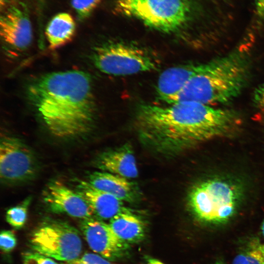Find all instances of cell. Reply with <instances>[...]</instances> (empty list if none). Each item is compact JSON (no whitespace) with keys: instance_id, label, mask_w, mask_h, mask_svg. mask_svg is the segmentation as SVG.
<instances>
[{"instance_id":"obj_18","label":"cell","mask_w":264,"mask_h":264,"mask_svg":"<svg viewBox=\"0 0 264 264\" xmlns=\"http://www.w3.org/2000/svg\"><path fill=\"white\" fill-rule=\"evenodd\" d=\"M31 198V197H27L21 203L7 211L6 220L10 225L16 228L23 226L27 219L28 209Z\"/></svg>"},{"instance_id":"obj_22","label":"cell","mask_w":264,"mask_h":264,"mask_svg":"<svg viewBox=\"0 0 264 264\" xmlns=\"http://www.w3.org/2000/svg\"><path fill=\"white\" fill-rule=\"evenodd\" d=\"M74 262L83 263L85 264H110L104 257L98 254L92 253H86Z\"/></svg>"},{"instance_id":"obj_19","label":"cell","mask_w":264,"mask_h":264,"mask_svg":"<svg viewBox=\"0 0 264 264\" xmlns=\"http://www.w3.org/2000/svg\"><path fill=\"white\" fill-rule=\"evenodd\" d=\"M101 0H71V5L78 17L81 20L90 16Z\"/></svg>"},{"instance_id":"obj_9","label":"cell","mask_w":264,"mask_h":264,"mask_svg":"<svg viewBox=\"0 0 264 264\" xmlns=\"http://www.w3.org/2000/svg\"><path fill=\"white\" fill-rule=\"evenodd\" d=\"M80 228L90 248L105 259L121 257L128 244L121 240L108 224L92 217L83 219Z\"/></svg>"},{"instance_id":"obj_17","label":"cell","mask_w":264,"mask_h":264,"mask_svg":"<svg viewBox=\"0 0 264 264\" xmlns=\"http://www.w3.org/2000/svg\"><path fill=\"white\" fill-rule=\"evenodd\" d=\"M76 29L73 17L68 13L57 14L48 22L45 35L51 49H56L65 45L72 39Z\"/></svg>"},{"instance_id":"obj_26","label":"cell","mask_w":264,"mask_h":264,"mask_svg":"<svg viewBox=\"0 0 264 264\" xmlns=\"http://www.w3.org/2000/svg\"><path fill=\"white\" fill-rule=\"evenodd\" d=\"M256 7L258 15L264 19V0H256Z\"/></svg>"},{"instance_id":"obj_7","label":"cell","mask_w":264,"mask_h":264,"mask_svg":"<svg viewBox=\"0 0 264 264\" xmlns=\"http://www.w3.org/2000/svg\"><path fill=\"white\" fill-rule=\"evenodd\" d=\"M30 242L34 251L68 263L79 259L83 249L78 231L59 220L42 223L32 233Z\"/></svg>"},{"instance_id":"obj_30","label":"cell","mask_w":264,"mask_h":264,"mask_svg":"<svg viewBox=\"0 0 264 264\" xmlns=\"http://www.w3.org/2000/svg\"><path fill=\"white\" fill-rule=\"evenodd\" d=\"M261 230H262V232L263 235L264 237V221L263 222V224H262V225Z\"/></svg>"},{"instance_id":"obj_12","label":"cell","mask_w":264,"mask_h":264,"mask_svg":"<svg viewBox=\"0 0 264 264\" xmlns=\"http://www.w3.org/2000/svg\"><path fill=\"white\" fill-rule=\"evenodd\" d=\"M202 64L180 65L163 71L157 83V98L166 103H171L188 81L201 69Z\"/></svg>"},{"instance_id":"obj_11","label":"cell","mask_w":264,"mask_h":264,"mask_svg":"<svg viewBox=\"0 0 264 264\" xmlns=\"http://www.w3.org/2000/svg\"><path fill=\"white\" fill-rule=\"evenodd\" d=\"M0 34L4 44L12 49L23 51L30 46L33 38L32 25L23 6H12L1 16Z\"/></svg>"},{"instance_id":"obj_1","label":"cell","mask_w":264,"mask_h":264,"mask_svg":"<svg viewBox=\"0 0 264 264\" xmlns=\"http://www.w3.org/2000/svg\"><path fill=\"white\" fill-rule=\"evenodd\" d=\"M240 123L238 113L194 102L168 105L141 104L136 125L141 140L161 154H176L209 139L234 131Z\"/></svg>"},{"instance_id":"obj_20","label":"cell","mask_w":264,"mask_h":264,"mask_svg":"<svg viewBox=\"0 0 264 264\" xmlns=\"http://www.w3.org/2000/svg\"><path fill=\"white\" fill-rule=\"evenodd\" d=\"M17 239L14 233L9 230H3L0 235V247L4 252L11 251L16 246Z\"/></svg>"},{"instance_id":"obj_28","label":"cell","mask_w":264,"mask_h":264,"mask_svg":"<svg viewBox=\"0 0 264 264\" xmlns=\"http://www.w3.org/2000/svg\"><path fill=\"white\" fill-rule=\"evenodd\" d=\"M8 0H0V7L4 6L7 3H8Z\"/></svg>"},{"instance_id":"obj_2","label":"cell","mask_w":264,"mask_h":264,"mask_svg":"<svg viewBox=\"0 0 264 264\" xmlns=\"http://www.w3.org/2000/svg\"><path fill=\"white\" fill-rule=\"evenodd\" d=\"M27 94L32 107L55 137H78L92 129L96 105L87 73L69 70L43 74L28 85Z\"/></svg>"},{"instance_id":"obj_13","label":"cell","mask_w":264,"mask_h":264,"mask_svg":"<svg viewBox=\"0 0 264 264\" xmlns=\"http://www.w3.org/2000/svg\"><path fill=\"white\" fill-rule=\"evenodd\" d=\"M76 187V191L87 201L94 215L99 220H110L127 209L124 206L123 201L95 188L88 181H79Z\"/></svg>"},{"instance_id":"obj_29","label":"cell","mask_w":264,"mask_h":264,"mask_svg":"<svg viewBox=\"0 0 264 264\" xmlns=\"http://www.w3.org/2000/svg\"><path fill=\"white\" fill-rule=\"evenodd\" d=\"M258 247L260 250L264 257V244L260 245L258 246Z\"/></svg>"},{"instance_id":"obj_21","label":"cell","mask_w":264,"mask_h":264,"mask_svg":"<svg viewBox=\"0 0 264 264\" xmlns=\"http://www.w3.org/2000/svg\"><path fill=\"white\" fill-rule=\"evenodd\" d=\"M23 264H57L51 258L35 251L23 255Z\"/></svg>"},{"instance_id":"obj_15","label":"cell","mask_w":264,"mask_h":264,"mask_svg":"<svg viewBox=\"0 0 264 264\" xmlns=\"http://www.w3.org/2000/svg\"><path fill=\"white\" fill-rule=\"evenodd\" d=\"M88 182L122 201L133 202L137 198L136 186L128 179L117 175L104 171L94 172L89 175Z\"/></svg>"},{"instance_id":"obj_16","label":"cell","mask_w":264,"mask_h":264,"mask_svg":"<svg viewBox=\"0 0 264 264\" xmlns=\"http://www.w3.org/2000/svg\"><path fill=\"white\" fill-rule=\"evenodd\" d=\"M109 224L117 236L128 244L139 242L145 237L144 222L129 209L115 216Z\"/></svg>"},{"instance_id":"obj_27","label":"cell","mask_w":264,"mask_h":264,"mask_svg":"<svg viewBox=\"0 0 264 264\" xmlns=\"http://www.w3.org/2000/svg\"><path fill=\"white\" fill-rule=\"evenodd\" d=\"M148 264H164L161 262L154 259H150L148 261Z\"/></svg>"},{"instance_id":"obj_32","label":"cell","mask_w":264,"mask_h":264,"mask_svg":"<svg viewBox=\"0 0 264 264\" xmlns=\"http://www.w3.org/2000/svg\"></svg>"},{"instance_id":"obj_10","label":"cell","mask_w":264,"mask_h":264,"mask_svg":"<svg viewBox=\"0 0 264 264\" xmlns=\"http://www.w3.org/2000/svg\"><path fill=\"white\" fill-rule=\"evenodd\" d=\"M43 200L49 209L55 213L82 219L94 215L90 206L79 193L58 181L48 184L44 192Z\"/></svg>"},{"instance_id":"obj_6","label":"cell","mask_w":264,"mask_h":264,"mask_svg":"<svg viewBox=\"0 0 264 264\" xmlns=\"http://www.w3.org/2000/svg\"><path fill=\"white\" fill-rule=\"evenodd\" d=\"M91 60L101 72L116 76L152 71L158 65L148 50L122 42H109L95 47Z\"/></svg>"},{"instance_id":"obj_31","label":"cell","mask_w":264,"mask_h":264,"mask_svg":"<svg viewBox=\"0 0 264 264\" xmlns=\"http://www.w3.org/2000/svg\"><path fill=\"white\" fill-rule=\"evenodd\" d=\"M71 264H85L83 263H80V262H72V263H70Z\"/></svg>"},{"instance_id":"obj_25","label":"cell","mask_w":264,"mask_h":264,"mask_svg":"<svg viewBox=\"0 0 264 264\" xmlns=\"http://www.w3.org/2000/svg\"><path fill=\"white\" fill-rule=\"evenodd\" d=\"M232 264H249L246 254H240L234 259Z\"/></svg>"},{"instance_id":"obj_3","label":"cell","mask_w":264,"mask_h":264,"mask_svg":"<svg viewBox=\"0 0 264 264\" xmlns=\"http://www.w3.org/2000/svg\"><path fill=\"white\" fill-rule=\"evenodd\" d=\"M250 58L239 47L202 64L171 103L194 102L212 105L225 104L237 97L250 76Z\"/></svg>"},{"instance_id":"obj_14","label":"cell","mask_w":264,"mask_h":264,"mask_svg":"<svg viewBox=\"0 0 264 264\" xmlns=\"http://www.w3.org/2000/svg\"><path fill=\"white\" fill-rule=\"evenodd\" d=\"M95 165L102 171L127 179L134 178L138 175L133 151L129 143L103 153L96 158Z\"/></svg>"},{"instance_id":"obj_23","label":"cell","mask_w":264,"mask_h":264,"mask_svg":"<svg viewBox=\"0 0 264 264\" xmlns=\"http://www.w3.org/2000/svg\"><path fill=\"white\" fill-rule=\"evenodd\" d=\"M246 254L249 264H264V257L258 247L252 248Z\"/></svg>"},{"instance_id":"obj_4","label":"cell","mask_w":264,"mask_h":264,"mask_svg":"<svg viewBox=\"0 0 264 264\" xmlns=\"http://www.w3.org/2000/svg\"><path fill=\"white\" fill-rule=\"evenodd\" d=\"M242 190L230 179L213 177L195 185L189 195V203L200 220L220 223L229 220L241 201Z\"/></svg>"},{"instance_id":"obj_8","label":"cell","mask_w":264,"mask_h":264,"mask_svg":"<svg viewBox=\"0 0 264 264\" xmlns=\"http://www.w3.org/2000/svg\"><path fill=\"white\" fill-rule=\"evenodd\" d=\"M37 170L35 156L19 138L4 136L0 144V176L4 183L16 184L33 178Z\"/></svg>"},{"instance_id":"obj_5","label":"cell","mask_w":264,"mask_h":264,"mask_svg":"<svg viewBox=\"0 0 264 264\" xmlns=\"http://www.w3.org/2000/svg\"><path fill=\"white\" fill-rule=\"evenodd\" d=\"M116 10L152 28L170 33L188 21L192 5L190 0H117Z\"/></svg>"},{"instance_id":"obj_24","label":"cell","mask_w":264,"mask_h":264,"mask_svg":"<svg viewBox=\"0 0 264 264\" xmlns=\"http://www.w3.org/2000/svg\"><path fill=\"white\" fill-rule=\"evenodd\" d=\"M253 97L255 106L259 109H264V83L255 89Z\"/></svg>"}]
</instances>
